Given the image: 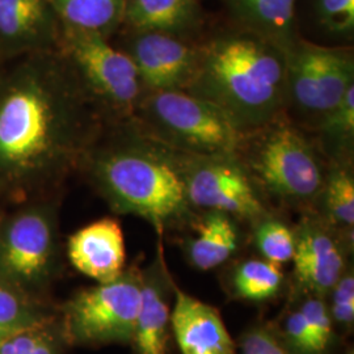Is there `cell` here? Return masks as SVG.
Here are the masks:
<instances>
[{
    "label": "cell",
    "instance_id": "cell-1",
    "mask_svg": "<svg viewBox=\"0 0 354 354\" xmlns=\"http://www.w3.org/2000/svg\"><path fill=\"white\" fill-rule=\"evenodd\" d=\"M106 125L57 49L0 68V187L6 197L49 189L83 165Z\"/></svg>",
    "mask_w": 354,
    "mask_h": 354
},
{
    "label": "cell",
    "instance_id": "cell-2",
    "mask_svg": "<svg viewBox=\"0 0 354 354\" xmlns=\"http://www.w3.org/2000/svg\"><path fill=\"white\" fill-rule=\"evenodd\" d=\"M147 143L130 122L106 124L83 165L95 187L121 214L150 222L162 232L189 215L185 158Z\"/></svg>",
    "mask_w": 354,
    "mask_h": 354
},
{
    "label": "cell",
    "instance_id": "cell-3",
    "mask_svg": "<svg viewBox=\"0 0 354 354\" xmlns=\"http://www.w3.org/2000/svg\"><path fill=\"white\" fill-rule=\"evenodd\" d=\"M243 130L276 120L289 95L288 51L254 33L226 35L198 49L188 87Z\"/></svg>",
    "mask_w": 354,
    "mask_h": 354
},
{
    "label": "cell",
    "instance_id": "cell-4",
    "mask_svg": "<svg viewBox=\"0 0 354 354\" xmlns=\"http://www.w3.org/2000/svg\"><path fill=\"white\" fill-rule=\"evenodd\" d=\"M136 112H140L156 140L176 151L197 156H236L247 142V133L227 114L187 91L145 93Z\"/></svg>",
    "mask_w": 354,
    "mask_h": 354
},
{
    "label": "cell",
    "instance_id": "cell-5",
    "mask_svg": "<svg viewBox=\"0 0 354 354\" xmlns=\"http://www.w3.org/2000/svg\"><path fill=\"white\" fill-rule=\"evenodd\" d=\"M106 124L125 122L145 95L138 70L127 51L97 33L64 28L57 45Z\"/></svg>",
    "mask_w": 354,
    "mask_h": 354
},
{
    "label": "cell",
    "instance_id": "cell-6",
    "mask_svg": "<svg viewBox=\"0 0 354 354\" xmlns=\"http://www.w3.org/2000/svg\"><path fill=\"white\" fill-rule=\"evenodd\" d=\"M274 121L260 127L264 133L253 143L248 158L253 177L274 197L310 203L324 184L317 153L297 129Z\"/></svg>",
    "mask_w": 354,
    "mask_h": 354
},
{
    "label": "cell",
    "instance_id": "cell-7",
    "mask_svg": "<svg viewBox=\"0 0 354 354\" xmlns=\"http://www.w3.org/2000/svg\"><path fill=\"white\" fill-rule=\"evenodd\" d=\"M140 295V272L76 292L64 306V336L84 345L131 344Z\"/></svg>",
    "mask_w": 354,
    "mask_h": 354
},
{
    "label": "cell",
    "instance_id": "cell-8",
    "mask_svg": "<svg viewBox=\"0 0 354 354\" xmlns=\"http://www.w3.org/2000/svg\"><path fill=\"white\" fill-rule=\"evenodd\" d=\"M58 251L53 203H28L0 218V279L29 288L50 274Z\"/></svg>",
    "mask_w": 354,
    "mask_h": 354
},
{
    "label": "cell",
    "instance_id": "cell-9",
    "mask_svg": "<svg viewBox=\"0 0 354 354\" xmlns=\"http://www.w3.org/2000/svg\"><path fill=\"white\" fill-rule=\"evenodd\" d=\"M289 95L307 113L324 115L354 86L353 55L301 42L288 50Z\"/></svg>",
    "mask_w": 354,
    "mask_h": 354
},
{
    "label": "cell",
    "instance_id": "cell-10",
    "mask_svg": "<svg viewBox=\"0 0 354 354\" xmlns=\"http://www.w3.org/2000/svg\"><path fill=\"white\" fill-rule=\"evenodd\" d=\"M185 187L192 206L251 221L266 216L252 177L236 156L187 153Z\"/></svg>",
    "mask_w": 354,
    "mask_h": 354
},
{
    "label": "cell",
    "instance_id": "cell-11",
    "mask_svg": "<svg viewBox=\"0 0 354 354\" xmlns=\"http://www.w3.org/2000/svg\"><path fill=\"white\" fill-rule=\"evenodd\" d=\"M61 30L50 0H0V64L57 49Z\"/></svg>",
    "mask_w": 354,
    "mask_h": 354
},
{
    "label": "cell",
    "instance_id": "cell-12",
    "mask_svg": "<svg viewBox=\"0 0 354 354\" xmlns=\"http://www.w3.org/2000/svg\"><path fill=\"white\" fill-rule=\"evenodd\" d=\"M125 51L136 64L145 88L150 91H184L198 58L197 48L175 35L159 32L136 33Z\"/></svg>",
    "mask_w": 354,
    "mask_h": 354
},
{
    "label": "cell",
    "instance_id": "cell-13",
    "mask_svg": "<svg viewBox=\"0 0 354 354\" xmlns=\"http://www.w3.org/2000/svg\"><path fill=\"white\" fill-rule=\"evenodd\" d=\"M294 281L304 294L324 297L342 277L345 253L342 243L324 223L306 218L295 231Z\"/></svg>",
    "mask_w": 354,
    "mask_h": 354
},
{
    "label": "cell",
    "instance_id": "cell-14",
    "mask_svg": "<svg viewBox=\"0 0 354 354\" xmlns=\"http://www.w3.org/2000/svg\"><path fill=\"white\" fill-rule=\"evenodd\" d=\"M67 256L76 270L99 283L118 279L127 263L120 222L105 216L77 230L67 241Z\"/></svg>",
    "mask_w": 354,
    "mask_h": 354
},
{
    "label": "cell",
    "instance_id": "cell-15",
    "mask_svg": "<svg viewBox=\"0 0 354 354\" xmlns=\"http://www.w3.org/2000/svg\"><path fill=\"white\" fill-rule=\"evenodd\" d=\"M171 330L181 354H238L219 311L175 289Z\"/></svg>",
    "mask_w": 354,
    "mask_h": 354
},
{
    "label": "cell",
    "instance_id": "cell-16",
    "mask_svg": "<svg viewBox=\"0 0 354 354\" xmlns=\"http://www.w3.org/2000/svg\"><path fill=\"white\" fill-rule=\"evenodd\" d=\"M142 295L131 344L137 354H168L171 332V281L162 254L140 272Z\"/></svg>",
    "mask_w": 354,
    "mask_h": 354
},
{
    "label": "cell",
    "instance_id": "cell-17",
    "mask_svg": "<svg viewBox=\"0 0 354 354\" xmlns=\"http://www.w3.org/2000/svg\"><path fill=\"white\" fill-rule=\"evenodd\" d=\"M239 230L230 215L210 212L187 244V257L198 270L207 272L225 264L239 248Z\"/></svg>",
    "mask_w": 354,
    "mask_h": 354
},
{
    "label": "cell",
    "instance_id": "cell-18",
    "mask_svg": "<svg viewBox=\"0 0 354 354\" xmlns=\"http://www.w3.org/2000/svg\"><path fill=\"white\" fill-rule=\"evenodd\" d=\"M297 0H230L232 11L251 33L289 50L294 45Z\"/></svg>",
    "mask_w": 354,
    "mask_h": 354
},
{
    "label": "cell",
    "instance_id": "cell-19",
    "mask_svg": "<svg viewBox=\"0 0 354 354\" xmlns=\"http://www.w3.org/2000/svg\"><path fill=\"white\" fill-rule=\"evenodd\" d=\"M197 17L196 0H127L122 24L136 33L177 35L189 29Z\"/></svg>",
    "mask_w": 354,
    "mask_h": 354
},
{
    "label": "cell",
    "instance_id": "cell-20",
    "mask_svg": "<svg viewBox=\"0 0 354 354\" xmlns=\"http://www.w3.org/2000/svg\"><path fill=\"white\" fill-rule=\"evenodd\" d=\"M64 28L109 37L122 26L127 0H50Z\"/></svg>",
    "mask_w": 354,
    "mask_h": 354
},
{
    "label": "cell",
    "instance_id": "cell-21",
    "mask_svg": "<svg viewBox=\"0 0 354 354\" xmlns=\"http://www.w3.org/2000/svg\"><path fill=\"white\" fill-rule=\"evenodd\" d=\"M283 281L281 266L266 259H250L235 266L230 277V288L238 299L261 304L279 295Z\"/></svg>",
    "mask_w": 354,
    "mask_h": 354
},
{
    "label": "cell",
    "instance_id": "cell-22",
    "mask_svg": "<svg viewBox=\"0 0 354 354\" xmlns=\"http://www.w3.org/2000/svg\"><path fill=\"white\" fill-rule=\"evenodd\" d=\"M323 205L329 222L346 232H353L354 178L348 168L337 165L324 178Z\"/></svg>",
    "mask_w": 354,
    "mask_h": 354
},
{
    "label": "cell",
    "instance_id": "cell-23",
    "mask_svg": "<svg viewBox=\"0 0 354 354\" xmlns=\"http://www.w3.org/2000/svg\"><path fill=\"white\" fill-rule=\"evenodd\" d=\"M254 244L261 256L277 266L290 263L295 252V231L276 218L263 216L254 230Z\"/></svg>",
    "mask_w": 354,
    "mask_h": 354
},
{
    "label": "cell",
    "instance_id": "cell-24",
    "mask_svg": "<svg viewBox=\"0 0 354 354\" xmlns=\"http://www.w3.org/2000/svg\"><path fill=\"white\" fill-rule=\"evenodd\" d=\"M46 323L11 286L0 281V342L15 333Z\"/></svg>",
    "mask_w": 354,
    "mask_h": 354
},
{
    "label": "cell",
    "instance_id": "cell-25",
    "mask_svg": "<svg viewBox=\"0 0 354 354\" xmlns=\"http://www.w3.org/2000/svg\"><path fill=\"white\" fill-rule=\"evenodd\" d=\"M322 134L324 140L339 149H348L353 143L354 86L346 91L342 102L328 113L322 115Z\"/></svg>",
    "mask_w": 354,
    "mask_h": 354
},
{
    "label": "cell",
    "instance_id": "cell-26",
    "mask_svg": "<svg viewBox=\"0 0 354 354\" xmlns=\"http://www.w3.org/2000/svg\"><path fill=\"white\" fill-rule=\"evenodd\" d=\"M46 324L17 332L0 342V354H59V342Z\"/></svg>",
    "mask_w": 354,
    "mask_h": 354
},
{
    "label": "cell",
    "instance_id": "cell-27",
    "mask_svg": "<svg viewBox=\"0 0 354 354\" xmlns=\"http://www.w3.org/2000/svg\"><path fill=\"white\" fill-rule=\"evenodd\" d=\"M299 310L302 311L310 329L315 352L317 354L324 353L333 336V323L324 297L306 294Z\"/></svg>",
    "mask_w": 354,
    "mask_h": 354
},
{
    "label": "cell",
    "instance_id": "cell-28",
    "mask_svg": "<svg viewBox=\"0 0 354 354\" xmlns=\"http://www.w3.org/2000/svg\"><path fill=\"white\" fill-rule=\"evenodd\" d=\"M329 315L333 327L349 330L354 323V276L352 269H345L342 277L328 292Z\"/></svg>",
    "mask_w": 354,
    "mask_h": 354
},
{
    "label": "cell",
    "instance_id": "cell-29",
    "mask_svg": "<svg viewBox=\"0 0 354 354\" xmlns=\"http://www.w3.org/2000/svg\"><path fill=\"white\" fill-rule=\"evenodd\" d=\"M317 19L328 32L349 36L354 30V0H317Z\"/></svg>",
    "mask_w": 354,
    "mask_h": 354
},
{
    "label": "cell",
    "instance_id": "cell-30",
    "mask_svg": "<svg viewBox=\"0 0 354 354\" xmlns=\"http://www.w3.org/2000/svg\"><path fill=\"white\" fill-rule=\"evenodd\" d=\"M281 333L285 342L282 345L288 348V353L317 354L310 329L299 308L290 311L282 320Z\"/></svg>",
    "mask_w": 354,
    "mask_h": 354
},
{
    "label": "cell",
    "instance_id": "cell-31",
    "mask_svg": "<svg viewBox=\"0 0 354 354\" xmlns=\"http://www.w3.org/2000/svg\"><path fill=\"white\" fill-rule=\"evenodd\" d=\"M263 354H289L286 352V348H283L282 342H279L276 337V335L273 333L272 337L269 339V342L266 344L264 353Z\"/></svg>",
    "mask_w": 354,
    "mask_h": 354
},
{
    "label": "cell",
    "instance_id": "cell-32",
    "mask_svg": "<svg viewBox=\"0 0 354 354\" xmlns=\"http://www.w3.org/2000/svg\"><path fill=\"white\" fill-rule=\"evenodd\" d=\"M4 198H6V194H4V192H3L1 187H0V218H1V215H3V213H1V203H3Z\"/></svg>",
    "mask_w": 354,
    "mask_h": 354
},
{
    "label": "cell",
    "instance_id": "cell-33",
    "mask_svg": "<svg viewBox=\"0 0 354 354\" xmlns=\"http://www.w3.org/2000/svg\"><path fill=\"white\" fill-rule=\"evenodd\" d=\"M348 354H353V352H352V351H351V352H349V353Z\"/></svg>",
    "mask_w": 354,
    "mask_h": 354
},
{
    "label": "cell",
    "instance_id": "cell-34",
    "mask_svg": "<svg viewBox=\"0 0 354 354\" xmlns=\"http://www.w3.org/2000/svg\"><path fill=\"white\" fill-rule=\"evenodd\" d=\"M1 66H3V64H0V68H1Z\"/></svg>",
    "mask_w": 354,
    "mask_h": 354
}]
</instances>
